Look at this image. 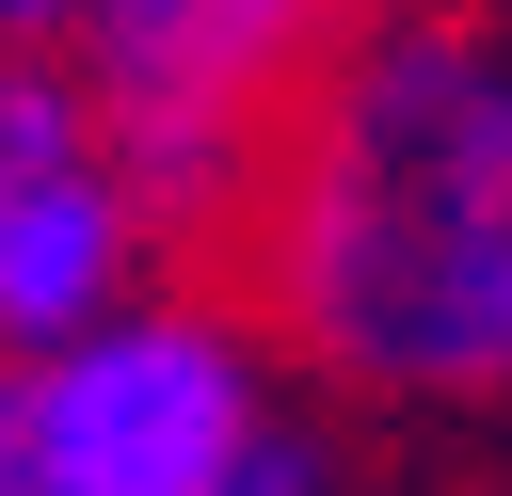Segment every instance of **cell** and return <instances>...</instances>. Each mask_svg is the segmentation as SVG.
Segmentation results:
<instances>
[{
    "label": "cell",
    "mask_w": 512,
    "mask_h": 496,
    "mask_svg": "<svg viewBox=\"0 0 512 496\" xmlns=\"http://www.w3.org/2000/svg\"><path fill=\"white\" fill-rule=\"evenodd\" d=\"M256 288L368 400H512V48L464 0H368L288 96Z\"/></svg>",
    "instance_id": "obj_1"
},
{
    "label": "cell",
    "mask_w": 512,
    "mask_h": 496,
    "mask_svg": "<svg viewBox=\"0 0 512 496\" xmlns=\"http://www.w3.org/2000/svg\"><path fill=\"white\" fill-rule=\"evenodd\" d=\"M272 384L208 304H112L64 352H0V496H240Z\"/></svg>",
    "instance_id": "obj_2"
},
{
    "label": "cell",
    "mask_w": 512,
    "mask_h": 496,
    "mask_svg": "<svg viewBox=\"0 0 512 496\" xmlns=\"http://www.w3.org/2000/svg\"><path fill=\"white\" fill-rule=\"evenodd\" d=\"M352 16L368 0H96L80 80H96V128H112L144 224H240L288 96L336 64Z\"/></svg>",
    "instance_id": "obj_3"
},
{
    "label": "cell",
    "mask_w": 512,
    "mask_h": 496,
    "mask_svg": "<svg viewBox=\"0 0 512 496\" xmlns=\"http://www.w3.org/2000/svg\"><path fill=\"white\" fill-rule=\"evenodd\" d=\"M144 256V192L96 128V80L32 64L0 80V352H64L128 304Z\"/></svg>",
    "instance_id": "obj_4"
},
{
    "label": "cell",
    "mask_w": 512,
    "mask_h": 496,
    "mask_svg": "<svg viewBox=\"0 0 512 496\" xmlns=\"http://www.w3.org/2000/svg\"><path fill=\"white\" fill-rule=\"evenodd\" d=\"M0 16H16V32H80L96 0H0Z\"/></svg>",
    "instance_id": "obj_5"
}]
</instances>
